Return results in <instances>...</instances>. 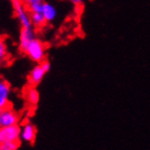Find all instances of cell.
Returning <instances> with one entry per match:
<instances>
[{
  "instance_id": "obj_1",
  "label": "cell",
  "mask_w": 150,
  "mask_h": 150,
  "mask_svg": "<svg viewBox=\"0 0 150 150\" xmlns=\"http://www.w3.org/2000/svg\"><path fill=\"white\" fill-rule=\"evenodd\" d=\"M31 60H33L35 63H42L45 60L46 56V48L45 45L42 41H40L35 38L33 41H31L30 44L26 46V48L23 52Z\"/></svg>"
},
{
  "instance_id": "obj_2",
  "label": "cell",
  "mask_w": 150,
  "mask_h": 150,
  "mask_svg": "<svg viewBox=\"0 0 150 150\" xmlns=\"http://www.w3.org/2000/svg\"><path fill=\"white\" fill-rule=\"evenodd\" d=\"M50 64L48 63L47 60H44V62L40 63L38 65H36V66L31 70L29 77H28L29 86L36 87V86L43 80L44 76L50 71Z\"/></svg>"
},
{
  "instance_id": "obj_3",
  "label": "cell",
  "mask_w": 150,
  "mask_h": 150,
  "mask_svg": "<svg viewBox=\"0 0 150 150\" xmlns=\"http://www.w3.org/2000/svg\"><path fill=\"white\" fill-rule=\"evenodd\" d=\"M12 4L13 9H14V14L21 25V28H32L33 25H32V20H31V14L26 7L23 4V2L21 0H17Z\"/></svg>"
},
{
  "instance_id": "obj_4",
  "label": "cell",
  "mask_w": 150,
  "mask_h": 150,
  "mask_svg": "<svg viewBox=\"0 0 150 150\" xmlns=\"http://www.w3.org/2000/svg\"><path fill=\"white\" fill-rule=\"evenodd\" d=\"M21 139V126L17 125L0 127V144L10 142H20Z\"/></svg>"
},
{
  "instance_id": "obj_5",
  "label": "cell",
  "mask_w": 150,
  "mask_h": 150,
  "mask_svg": "<svg viewBox=\"0 0 150 150\" xmlns=\"http://www.w3.org/2000/svg\"><path fill=\"white\" fill-rule=\"evenodd\" d=\"M20 122V114L11 106L7 108L0 113V127L17 125Z\"/></svg>"
},
{
  "instance_id": "obj_6",
  "label": "cell",
  "mask_w": 150,
  "mask_h": 150,
  "mask_svg": "<svg viewBox=\"0 0 150 150\" xmlns=\"http://www.w3.org/2000/svg\"><path fill=\"white\" fill-rule=\"evenodd\" d=\"M10 94L11 87L7 80L0 77V108H7L11 106L10 104Z\"/></svg>"
},
{
  "instance_id": "obj_7",
  "label": "cell",
  "mask_w": 150,
  "mask_h": 150,
  "mask_svg": "<svg viewBox=\"0 0 150 150\" xmlns=\"http://www.w3.org/2000/svg\"><path fill=\"white\" fill-rule=\"evenodd\" d=\"M35 138H36V127L32 123L26 122L21 127V140L32 144L35 142Z\"/></svg>"
},
{
  "instance_id": "obj_8",
  "label": "cell",
  "mask_w": 150,
  "mask_h": 150,
  "mask_svg": "<svg viewBox=\"0 0 150 150\" xmlns=\"http://www.w3.org/2000/svg\"><path fill=\"white\" fill-rule=\"evenodd\" d=\"M34 38H35V33L32 28H22L21 33H20V41H19V47L21 52H24L26 46Z\"/></svg>"
},
{
  "instance_id": "obj_9",
  "label": "cell",
  "mask_w": 150,
  "mask_h": 150,
  "mask_svg": "<svg viewBox=\"0 0 150 150\" xmlns=\"http://www.w3.org/2000/svg\"><path fill=\"white\" fill-rule=\"evenodd\" d=\"M24 99L25 102L28 103L31 108H36L38 101H40V93L36 90V88L33 86H29L25 88L24 90Z\"/></svg>"
},
{
  "instance_id": "obj_10",
  "label": "cell",
  "mask_w": 150,
  "mask_h": 150,
  "mask_svg": "<svg viewBox=\"0 0 150 150\" xmlns=\"http://www.w3.org/2000/svg\"><path fill=\"white\" fill-rule=\"evenodd\" d=\"M42 12L47 23L54 21L55 19H56V16H57V10H56V8H55L53 4H47V2H44V4H43Z\"/></svg>"
},
{
  "instance_id": "obj_11",
  "label": "cell",
  "mask_w": 150,
  "mask_h": 150,
  "mask_svg": "<svg viewBox=\"0 0 150 150\" xmlns=\"http://www.w3.org/2000/svg\"><path fill=\"white\" fill-rule=\"evenodd\" d=\"M21 1L30 11V13L42 12L43 4H44L43 0H21Z\"/></svg>"
},
{
  "instance_id": "obj_12",
  "label": "cell",
  "mask_w": 150,
  "mask_h": 150,
  "mask_svg": "<svg viewBox=\"0 0 150 150\" xmlns=\"http://www.w3.org/2000/svg\"><path fill=\"white\" fill-rule=\"evenodd\" d=\"M31 14V20H32V25L34 28H42L47 23L45 18L43 16V12H33Z\"/></svg>"
},
{
  "instance_id": "obj_13",
  "label": "cell",
  "mask_w": 150,
  "mask_h": 150,
  "mask_svg": "<svg viewBox=\"0 0 150 150\" xmlns=\"http://www.w3.org/2000/svg\"><path fill=\"white\" fill-rule=\"evenodd\" d=\"M8 57H9V53H8L7 44H6V42H4V40L0 38V66L7 63Z\"/></svg>"
},
{
  "instance_id": "obj_14",
  "label": "cell",
  "mask_w": 150,
  "mask_h": 150,
  "mask_svg": "<svg viewBox=\"0 0 150 150\" xmlns=\"http://www.w3.org/2000/svg\"><path fill=\"white\" fill-rule=\"evenodd\" d=\"M20 142H10L0 144V150H18Z\"/></svg>"
},
{
  "instance_id": "obj_15",
  "label": "cell",
  "mask_w": 150,
  "mask_h": 150,
  "mask_svg": "<svg viewBox=\"0 0 150 150\" xmlns=\"http://www.w3.org/2000/svg\"><path fill=\"white\" fill-rule=\"evenodd\" d=\"M71 4H74L75 6H80V4L83 2V0H70Z\"/></svg>"
},
{
  "instance_id": "obj_16",
  "label": "cell",
  "mask_w": 150,
  "mask_h": 150,
  "mask_svg": "<svg viewBox=\"0 0 150 150\" xmlns=\"http://www.w3.org/2000/svg\"><path fill=\"white\" fill-rule=\"evenodd\" d=\"M10 1H12V2H14V1H17V0H10Z\"/></svg>"
}]
</instances>
